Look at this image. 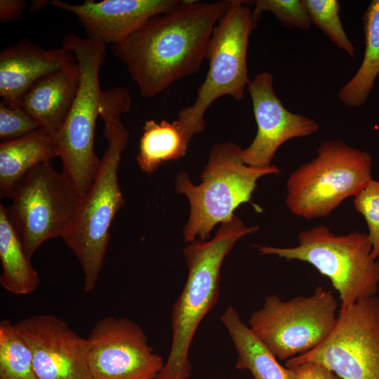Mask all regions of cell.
<instances>
[{"mask_svg": "<svg viewBox=\"0 0 379 379\" xmlns=\"http://www.w3.org/2000/svg\"><path fill=\"white\" fill-rule=\"evenodd\" d=\"M289 368L295 379H341L333 371L317 362H304Z\"/></svg>", "mask_w": 379, "mask_h": 379, "instance_id": "obj_28", "label": "cell"}, {"mask_svg": "<svg viewBox=\"0 0 379 379\" xmlns=\"http://www.w3.org/2000/svg\"><path fill=\"white\" fill-rule=\"evenodd\" d=\"M27 8L23 0H1L0 22L6 23L16 20Z\"/></svg>", "mask_w": 379, "mask_h": 379, "instance_id": "obj_29", "label": "cell"}, {"mask_svg": "<svg viewBox=\"0 0 379 379\" xmlns=\"http://www.w3.org/2000/svg\"><path fill=\"white\" fill-rule=\"evenodd\" d=\"M365 41L361 66L339 91L338 98L346 106L358 107L367 99L379 74V0H373L362 16Z\"/></svg>", "mask_w": 379, "mask_h": 379, "instance_id": "obj_21", "label": "cell"}, {"mask_svg": "<svg viewBox=\"0 0 379 379\" xmlns=\"http://www.w3.org/2000/svg\"><path fill=\"white\" fill-rule=\"evenodd\" d=\"M142 130L136 160L144 173L152 174L164 162L185 155L189 142L175 120H146Z\"/></svg>", "mask_w": 379, "mask_h": 379, "instance_id": "obj_22", "label": "cell"}, {"mask_svg": "<svg viewBox=\"0 0 379 379\" xmlns=\"http://www.w3.org/2000/svg\"><path fill=\"white\" fill-rule=\"evenodd\" d=\"M258 229L245 225L234 214L231 220L221 223L213 239H195L183 248L187 278L172 308L171 350L157 378L187 379L190 376V347L199 324L218 301L222 262L239 239Z\"/></svg>", "mask_w": 379, "mask_h": 379, "instance_id": "obj_2", "label": "cell"}, {"mask_svg": "<svg viewBox=\"0 0 379 379\" xmlns=\"http://www.w3.org/2000/svg\"><path fill=\"white\" fill-rule=\"evenodd\" d=\"M230 1L180 0L112 45L113 55L125 65L142 97L152 98L199 71Z\"/></svg>", "mask_w": 379, "mask_h": 379, "instance_id": "obj_1", "label": "cell"}, {"mask_svg": "<svg viewBox=\"0 0 379 379\" xmlns=\"http://www.w3.org/2000/svg\"><path fill=\"white\" fill-rule=\"evenodd\" d=\"M59 157L55 135L42 128L0 143V197H10L16 183L32 168Z\"/></svg>", "mask_w": 379, "mask_h": 379, "instance_id": "obj_18", "label": "cell"}, {"mask_svg": "<svg viewBox=\"0 0 379 379\" xmlns=\"http://www.w3.org/2000/svg\"><path fill=\"white\" fill-rule=\"evenodd\" d=\"M6 207L27 257L46 240L66 235L78 213L83 197L51 161L29 170L15 185Z\"/></svg>", "mask_w": 379, "mask_h": 379, "instance_id": "obj_9", "label": "cell"}, {"mask_svg": "<svg viewBox=\"0 0 379 379\" xmlns=\"http://www.w3.org/2000/svg\"><path fill=\"white\" fill-rule=\"evenodd\" d=\"M273 77L260 73L250 81L247 89L257 124L256 135L250 145L241 150L244 164L255 167L271 166L278 148L288 140L316 133L314 120L288 111L276 95Z\"/></svg>", "mask_w": 379, "mask_h": 379, "instance_id": "obj_14", "label": "cell"}, {"mask_svg": "<svg viewBox=\"0 0 379 379\" xmlns=\"http://www.w3.org/2000/svg\"><path fill=\"white\" fill-rule=\"evenodd\" d=\"M356 211L361 214L368 230V237L372 246L371 255L379 256V181L371 180L353 200Z\"/></svg>", "mask_w": 379, "mask_h": 379, "instance_id": "obj_26", "label": "cell"}, {"mask_svg": "<svg viewBox=\"0 0 379 379\" xmlns=\"http://www.w3.org/2000/svg\"><path fill=\"white\" fill-rule=\"evenodd\" d=\"M371 168L368 152L340 140H326L317 149L316 157L290 174L286 204L298 217L326 218L372 180Z\"/></svg>", "mask_w": 379, "mask_h": 379, "instance_id": "obj_8", "label": "cell"}, {"mask_svg": "<svg viewBox=\"0 0 379 379\" xmlns=\"http://www.w3.org/2000/svg\"><path fill=\"white\" fill-rule=\"evenodd\" d=\"M0 259L2 273L0 284L15 295H26L35 291L40 283L37 272L27 257L22 241L0 204Z\"/></svg>", "mask_w": 379, "mask_h": 379, "instance_id": "obj_20", "label": "cell"}, {"mask_svg": "<svg viewBox=\"0 0 379 379\" xmlns=\"http://www.w3.org/2000/svg\"><path fill=\"white\" fill-rule=\"evenodd\" d=\"M28 345L38 379H93L88 345L62 319L35 314L14 324Z\"/></svg>", "mask_w": 379, "mask_h": 379, "instance_id": "obj_13", "label": "cell"}, {"mask_svg": "<svg viewBox=\"0 0 379 379\" xmlns=\"http://www.w3.org/2000/svg\"><path fill=\"white\" fill-rule=\"evenodd\" d=\"M253 14L259 22L262 12L269 11L286 27L307 29L312 22L303 0H255Z\"/></svg>", "mask_w": 379, "mask_h": 379, "instance_id": "obj_25", "label": "cell"}, {"mask_svg": "<svg viewBox=\"0 0 379 379\" xmlns=\"http://www.w3.org/2000/svg\"><path fill=\"white\" fill-rule=\"evenodd\" d=\"M119 104L105 105L100 113L108 147L92 186L83 197L76 218L62 238L77 257L84 274V290L96 285L109 240L112 222L125 199L118 181L121 157L129 137Z\"/></svg>", "mask_w": 379, "mask_h": 379, "instance_id": "obj_3", "label": "cell"}, {"mask_svg": "<svg viewBox=\"0 0 379 379\" xmlns=\"http://www.w3.org/2000/svg\"><path fill=\"white\" fill-rule=\"evenodd\" d=\"M241 149L232 142L215 144L200 185H194L185 172L178 174L175 190L184 194L190 205L189 220L183 229L185 242H192L197 237L207 240L218 223L231 220L238 206L251 201L260 177L279 173L274 165H246L241 157Z\"/></svg>", "mask_w": 379, "mask_h": 379, "instance_id": "obj_4", "label": "cell"}, {"mask_svg": "<svg viewBox=\"0 0 379 379\" xmlns=\"http://www.w3.org/2000/svg\"><path fill=\"white\" fill-rule=\"evenodd\" d=\"M337 308L333 293L322 286L311 295L286 301L271 295L251 314L248 326L278 359L286 361L314 350L328 338L336 323Z\"/></svg>", "mask_w": 379, "mask_h": 379, "instance_id": "obj_10", "label": "cell"}, {"mask_svg": "<svg viewBox=\"0 0 379 379\" xmlns=\"http://www.w3.org/2000/svg\"><path fill=\"white\" fill-rule=\"evenodd\" d=\"M48 3V1H44V0L32 1V6H30V10L33 11H39L43 8L44 7H45Z\"/></svg>", "mask_w": 379, "mask_h": 379, "instance_id": "obj_30", "label": "cell"}, {"mask_svg": "<svg viewBox=\"0 0 379 379\" xmlns=\"http://www.w3.org/2000/svg\"><path fill=\"white\" fill-rule=\"evenodd\" d=\"M298 245L291 248L253 245L262 255L312 265L328 277L338 292L340 310L356 302L375 296L379 284V260L371 255L366 233L353 232L338 235L325 225L301 231Z\"/></svg>", "mask_w": 379, "mask_h": 379, "instance_id": "obj_5", "label": "cell"}, {"mask_svg": "<svg viewBox=\"0 0 379 379\" xmlns=\"http://www.w3.org/2000/svg\"><path fill=\"white\" fill-rule=\"evenodd\" d=\"M62 47L77 58L80 80L71 109L55 137L62 172L84 197L92 186L101 163L94 151V140L103 92L99 72L105 60L106 45L70 34L63 37Z\"/></svg>", "mask_w": 379, "mask_h": 379, "instance_id": "obj_7", "label": "cell"}, {"mask_svg": "<svg viewBox=\"0 0 379 379\" xmlns=\"http://www.w3.org/2000/svg\"><path fill=\"white\" fill-rule=\"evenodd\" d=\"M0 379H38L28 345L7 319L0 322Z\"/></svg>", "mask_w": 379, "mask_h": 379, "instance_id": "obj_23", "label": "cell"}, {"mask_svg": "<svg viewBox=\"0 0 379 379\" xmlns=\"http://www.w3.org/2000/svg\"><path fill=\"white\" fill-rule=\"evenodd\" d=\"M154 379H158V378H155Z\"/></svg>", "mask_w": 379, "mask_h": 379, "instance_id": "obj_31", "label": "cell"}, {"mask_svg": "<svg viewBox=\"0 0 379 379\" xmlns=\"http://www.w3.org/2000/svg\"><path fill=\"white\" fill-rule=\"evenodd\" d=\"M80 69L75 63L36 81L23 97L20 107L51 134L62 128L76 98Z\"/></svg>", "mask_w": 379, "mask_h": 379, "instance_id": "obj_17", "label": "cell"}, {"mask_svg": "<svg viewBox=\"0 0 379 379\" xmlns=\"http://www.w3.org/2000/svg\"><path fill=\"white\" fill-rule=\"evenodd\" d=\"M77 62L64 47L44 49L27 39L0 53V95L2 101L20 106L29 89L39 79Z\"/></svg>", "mask_w": 379, "mask_h": 379, "instance_id": "obj_16", "label": "cell"}, {"mask_svg": "<svg viewBox=\"0 0 379 379\" xmlns=\"http://www.w3.org/2000/svg\"><path fill=\"white\" fill-rule=\"evenodd\" d=\"M313 361L341 379H379V298L360 300L339 311L328 338L314 350L289 359V368Z\"/></svg>", "mask_w": 379, "mask_h": 379, "instance_id": "obj_11", "label": "cell"}, {"mask_svg": "<svg viewBox=\"0 0 379 379\" xmlns=\"http://www.w3.org/2000/svg\"><path fill=\"white\" fill-rule=\"evenodd\" d=\"M40 128L21 107L0 102V139L7 141L26 135Z\"/></svg>", "mask_w": 379, "mask_h": 379, "instance_id": "obj_27", "label": "cell"}, {"mask_svg": "<svg viewBox=\"0 0 379 379\" xmlns=\"http://www.w3.org/2000/svg\"><path fill=\"white\" fill-rule=\"evenodd\" d=\"M180 0H86L71 4L60 0L51 4L73 13L84 27L88 38L105 45L124 40L149 18L165 13Z\"/></svg>", "mask_w": 379, "mask_h": 379, "instance_id": "obj_15", "label": "cell"}, {"mask_svg": "<svg viewBox=\"0 0 379 379\" xmlns=\"http://www.w3.org/2000/svg\"><path fill=\"white\" fill-rule=\"evenodd\" d=\"M86 339L93 379H154L164 365L144 331L128 318L98 320Z\"/></svg>", "mask_w": 379, "mask_h": 379, "instance_id": "obj_12", "label": "cell"}, {"mask_svg": "<svg viewBox=\"0 0 379 379\" xmlns=\"http://www.w3.org/2000/svg\"><path fill=\"white\" fill-rule=\"evenodd\" d=\"M312 24L321 29L337 46L351 58L356 48L347 36L340 18L338 0H303Z\"/></svg>", "mask_w": 379, "mask_h": 379, "instance_id": "obj_24", "label": "cell"}, {"mask_svg": "<svg viewBox=\"0 0 379 379\" xmlns=\"http://www.w3.org/2000/svg\"><path fill=\"white\" fill-rule=\"evenodd\" d=\"M220 319L237 352V369L248 370L253 379H295L293 371L279 363L232 306L226 308Z\"/></svg>", "mask_w": 379, "mask_h": 379, "instance_id": "obj_19", "label": "cell"}, {"mask_svg": "<svg viewBox=\"0 0 379 379\" xmlns=\"http://www.w3.org/2000/svg\"><path fill=\"white\" fill-rule=\"evenodd\" d=\"M258 22L247 1L230 0L208 43V69L205 79L194 102L180 109L175 119L189 142L204 130L205 113L216 100L224 95L237 101L243 98L250 82L247 68L249 38Z\"/></svg>", "mask_w": 379, "mask_h": 379, "instance_id": "obj_6", "label": "cell"}]
</instances>
